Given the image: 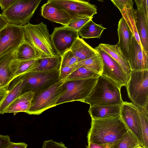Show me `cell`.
Segmentation results:
<instances>
[{
    "mask_svg": "<svg viewBox=\"0 0 148 148\" xmlns=\"http://www.w3.org/2000/svg\"><path fill=\"white\" fill-rule=\"evenodd\" d=\"M7 85L0 87V105L6 97L7 93Z\"/></svg>",
    "mask_w": 148,
    "mask_h": 148,
    "instance_id": "41",
    "label": "cell"
},
{
    "mask_svg": "<svg viewBox=\"0 0 148 148\" xmlns=\"http://www.w3.org/2000/svg\"><path fill=\"white\" fill-rule=\"evenodd\" d=\"M61 59V56L58 54L52 57L40 58L38 66L30 72L59 69L60 67Z\"/></svg>",
    "mask_w": 148,
    "mask_h": 148,
    "instance_id": "28",
    "label": "cell"
},
{
    "mask_svg": "<svg viewBox=\"0 0 148 148\" xmlns=\"http://www.w3.org/2000/svg\"><path fill=\"white\" fill-rule=\"evenodd\" d=\"M60 70L30 72L20 75L22 81L21 95L42 91L59 82Z\"/></svg>",
    "mask_w": 148,
    "mask_h": 148,
    "instance_id": "4",
    "label": "cell"
},
{
    "mask_svg": "<svg viewBox=\"0 0 148 148\" xmlns=\"http://www.w3.org/2000/svg\"><path fill=\"white\" fill-rule=\"evenodd\" d=\"M138 110V107L133 103L123 101L121 104L120 116L128 130L144 147Z\"/></svg>",
    "mask_w": 148,
    "mask_h": 148,
    "instance_id": "13",
    "label": "cell"
},
{
    "mask_svg": "<svg viewBox=\"0 0 148 148\" xmlns=\"http://www.w3.org/2000/svg\"><path fill=\"white\" fill-rule=\"evenodd\" d=\"M128 61L131 71L148 69V55L134 36L131 40Z\"/></svg>",
    "mask_w": 148,
    "mask_h": 148,
    "instance_id": "14",
    "label": "cell"
},
{
    "mask_svg": "<svg viewBox=\"0 0 148 148\" xmlns=\"http://www.w3.org/2000/svg\"><path fill=\"white\" fill-rule=\"evenodd\" d=\"M10 142L9 136L0 135V148H8Z\"/></svg>",
    "mask_w": 148,
    "mask_h": 148,
    "instance_id": "38",
    "label": "cell"
},
{
    "mask_svg": "<svg viewBox=\"0 0 148 148\" xmlns=\"http://www.w3.org/2000/svg\"><path fill=\"white\" fill-rule=\"evenodd\" d=\"M34 94L29 92L20 95L7 108L5 113H12L15 115L19 112L26 113L30 107Z\"/></svg>",
    "mask_w": 148,
    "mask_h": 148,
    "instance_id": "21",
    "label": "cell"
},
{
    "mask_svg": "<svg viewBox=\"0 0 148 148\" xmlns=\"http://www.w3.org/2000/svg\"><path fill=\"white\" fill-rule=\"evenodd\" d=\"M93 17L79 15L71 19L66 26L77 31H78L85 24Z\"/></svg>",
    "mask_w": 148,
    "mask_h": 148,
    "instance_id": "32",
    "label": "cell"
},
{
    "mask_svg": "<svg viewBox=\"0 0 148 148\" xmlns=\"http://www.w3.org/2000/svg\"><path fill=\"white\" fill-rule=\"evenodd\" d=\"M47 2L64 10L71 19L79 15L93 17L97 13L95 6L80 0H48Z\"/></svg>",
    "mask_w": 148,
    "mask_h": 148,
    "instance_id": "12",
    "label": "cell"
},
{
    "mask_svg": "<svg viewBox=\"0 0 148 148\" xmlns=\"http://www.w3.org/2000/svg\"><path fill=\"white\" fill-rule=\"evenodd\" d=\"M95 49L102 58L101 75L112 80L121 89L123 86L126 87L130 78L121 65L99 46Z\"/></svg>",
    "mask_w": 148,
    "mask_h": 148,
    "instance_id": "10",
    "label": "cell"
},
{
    "mask_svg": "<svg viewBox=\"0 0 148 148\" xmlns=\"http://www.w3.org/2000/svg\"><path fill=\"white\" fill-rule=\"evenodd\" d=\"M121 88L112 80L100 75L88 96L82 102L90 106L121 105Z\"/></svg>",
    "mask_w": 148,
    "mask_h": 148,
    "instance_id": "2",
    "label": "cell"
},
{
    "mask_svg": "<svg viewBox=\"0 0 148 148\" xmlns=\"http://www.w3.org/2000/svg\"><path fill=\"white\" fill-rule=\"evenodd\" d=\"M100 75L98 73L83 67H80L73 71L65 79H74L98 78Z\"/></svg>",
    "mask_w": 148,
    "mask_h": 148,
    "instance_id": "31",
    "label": "cell"
},
{
    "mask_svg": "<svg viewBox=\"0 0 148 148\" xmlns=\"http://www.w3.org/2000/svg\"><path fill=\"white\" fill-rule=\"evenodd\" d=\"M73 66V71L79 67H83L101 75L103 66L102 58L98 53L93 56L78 62Z\"/></svg>",
    "mask_w": 148,
    "mask_h": 148,
    "instance_id": "27",
    "label": "cell"
},
{
    "mask_svg": "<svg viewBox=\"0 0 148 148\" xmlns=\"http://www.w3.org/2000/svg\"><path fill=\"white\" fill-rule=\"evenodd\" d=\"M70 49L78 62L83 61L98 54L95 49L87 44L79 36L74 42Z\"/></svg>",
    "mask_w": 148,
    "mask_h": 148,
    "instance_id": "20",
    "label": "cell"
},
{
    "mask_svg": "<svg viewBox=\"0 0 148 148\" xmlns=\"http://www.w3.org/2000/svg\"><path fill=\"white\" fill-rule=\"evenodd\" d=\"M119 10L123 9L125 6H133V0H110Z\"/></svg>",
    "mask_w": 148,
    "mask_h": 148,
    "instance_id": "36",
    "label": "cell"
},
{
    "mask_svg": "<svg viewBox=\"0 0 148 148\" xmlns=\"http://www.w3.org/2000/svg\"><path fill=\"white\" fill-rule=\"evenodd\" d=\"M41 14L45 18L64 26L67 25L71 19L64 10L48 2L41 7Z\"/></svg>",
    "mask_w": 148,
    "mask_h": 148,
    "instance_id": "15",
    "label": "cell"
},
{
    "mask_svg": "<svg viewBox=\"0 0 148 148\" xmlns=\"http://www.w3.org/2000/svg\"><path fill=\"white\" fill-rule=\"evenodd\" d=\"M15 53L0 57V87L6 86L14 78L10 65L11 61L16 58Z\"/></svg>",
    "mask_w": 148,
    "mask_h": 148,
    "instance_id": "22",
    "label": "cell"
},
{
    "mask_svg": "<svg viewBox=\"0 0 148 148\" xmlns=\"http://www.w3.org/2000/svg\"><path fill=\"white\" fill-rule=\"evenodd\" d=\"M137 7V10L143 15L148 21V0H134Z\"/></svg>",
    "mask_w": 148,
    "mask_h": 148,
    "instance_id": "34",
    "label": "cell"
},
{
    "mask_svg": "<svg viewBox=\"0 0 148 148\" xmlns=\"http://www.w3.org/2000/svg\"><path fill=\"white\" fill-rule=\"evenodd\" d=\"M144 148H148V108L138 107Z\"/></svg>",
    "mask_w": 148,
    "mask_h": 148,
    "instance_id": "30",
    "label": "cell"
},
{
    "mask_svg": "<svg viewBox=\"0 0 148 148\" xmlns=\"http://www.w3.org/2000/svg\"><path fill=\"white\" fill-rule=\"evenodd\" d=\"M98 78L64 80L62 86L65 91L56 102V106L76 101L82 102L88 96Z\"/></svg>",
    "mask_w": 148,
    "mask_h": 148,
    "instance_id": "7",
    "label": "cell"
},
{
    "mask_svg": "<svg viewBox=\"0 0 148 148\" xmlns=\"http://www.w3.org/2000/svg\"><path fill=\"white\" fill-rule=\"evenodd\" d=\"M111 148H144L135 135L129 130Z\"/></svg>",
    "mask_w": 148,
    "mask_h": 148,
    "instance_id": "29",
    "label": "cell"
},
{
    "mask_svg": "<svg viewBox=\"0 0 148 148\" xmlns=\"http://www.w3.org/2000/svg\"><path fill=\"white\" fill-rule=\"evenodd\" d=\"M50 35L53 48L57 54L61 56L70 49L72 45L79 36L77 31L66 26L54 28Z\"/></svg>",
    "mask_w": 148,
    "mask_h": 148,
    "instance_id": "11",
    "label": "cell"
},
{
    "mask_svg": "<svg viewBox=\"0 0 148 148\" xmlns=\"http://www.w3.org/2000/svg\"><path fill=\"white\" fill-rule=\"evenodd\" d=\"M27 145L24 143H15L10 142L8 148H26Z\"/></svg>",
    "mask_w": 148,
    "mask_h": 148,
    "instance_id": "40",
    "label": "cell"
},
{
    "mask_svg": "<svg viewBox=\"0 0 148 148\" xmlns=\"http://www.w3.org/2000/svg\"><path fill=\"white\" fill-rule=\"evenodd\" d=\"M8 23V21L4 16L2 14H0V31Z\"/></svg>",
    "mask_w": 148,
    "mask_h": 148,
    "instance_id": "42",
    "label": "cell"
},
{
    "mask_svg": "<svg viewBox=\"0 0 148 148\" xmlns=\"http://www.w3.org/2000/svg\"><path fill=\"white\" fill-rule=\"evenodd\" d=\"M128 129L121 116L92 119L88 134V143H93L111 148Z\"/></svg>",
    "mask_w": 148,
    "mask_h": 148,
    "instance_id": "1",
    "label": "cell"
},
{
    "mask_svg": "<svg viewBox=\"0 0 148 148\" xmlns=\"http://www.w3.org/2000/svg\"><path fill=\"white\" fill-rule=\"evenodd\" d=\"M136 26L141 46L148 54V22L143 15L136 10Z\"/></svg>",
    "mask_w": 148,
    "mask_h": 148,
    "instance_id": "23",
    "label": "cell"
},
{
    "mask_svg": "<svg viewBox=\"0 0 148 148\" xmlns=\"http://www.w3.org/2000/svg\"><path fill=\"white\" fill-rule=\"evenodd\" d=\"M73 66H64L60 68L59 73L60 80H65L66 78L73 71Z\"/></svg>",
    "mask_w": 148,
    "mask_h": 148,
    "instance_id": "35",
    "label": "cell"
},
{
    "mask_svg": "<svg viewBox=\"0 0 148 148\" xmlns=\"http://www.w3.org/2000/svg\"><path fill=\"white\" fill-rule=\"evenodd\" d=\"M64 80H61L45 89L34 92L30 107L26 113L39 115L56 106V102L65 91L62 86Z\"/></svg>",
    "mask_w": 148,
    "mask_h": 148,
    "instance_id": "6",
    "label": "cell"
},
{
    "mask_svg": "<svg viewBox=\"0 0 148 148\" xmlns=\"http://www.w3.org/2000/svg\"><path fill=\"white\" fill-rule=\"evenodd\" d=\"M117 32L119 38L117 43L122 53L128 60L131 40L133 35L123 17L119 22Z\"/></svg>",
    "mask_w": 148,
    "mask_h": 148,
    "instance_id": "16",
    "label": "cell"
},
{
    "mask_svg": "<svg viewBox=\"0 0 148 148\" xmlns=\"http://www.w3.org/2000/svg\"><path fill=\"white\" fill-rule=\"evenodd\" d=\"M60 68L72 66L78 62L71 51L70 49L65 52L62 56Z\"/></svg>",
    "mask_w": 148,
    "mask_h": 148,
    "instance_id": "33",
    "label": "cell"
},
{
    "mask_svg": "<svg viewBox=\"0 0 148 148\" xmlns=\"http://www.w3.org/2000/svg\"><path fill=\"white\" fill-rule=\"evenodd\" d=\"M121 105L90 106L88 112L92 119L120 116Z\"/></svg>",
    "mask_w": 148,
    "mask_h": 148,
    "instance_id": "19",
    "label": "cell"
},
{
    "mask_svg": "<svg viewBox=\"0 0 148 148\" xmlns=\"http://www.w3.org/2000/svg\"><path fill=\"white\" fill-rule=\"evenodd\" d=\"M22 80L20 75L12 79L7 84V93L0 105V114H3L9 105L21 95Z\"/></svg>",
    "mask_w": 148,
    "mask_h": 148,
    "instance_id": "17",
    "label": "cell"
},
{
    "mask_svg": "<svg viewBox=\"0 0 148 148\" xmlns=\"http://www.w3.org/2000/svg\"><path fill=\"white\" fill-rule=\"evenodd\" d=\"M98 46L121 65L130 78L131 70L128 60L122 53L118 44L112 45L101 43Z\"/></svg>",
    "mask_w": 148,
    "mask_h": 148,
    "instance_id": "18",
    "label": "cell"
},
{
    "mask_svg": "<svg viewBox=\"0 0 148 148\" xmlns=\"http://www.w3.org/2000/svg\"><path fill=\"white\" fill-rule=\"evenodd\" d=\"M15 55L16 59L20 60L41 58L35 49L25 40L16 50Z\"/></svg>",
    "mask_w": 148,
    "mask_h": 148,
    "instance_id": "26",
    "label": "cell"
},
{
    "mask_svg": "<svg viewBox=\"0 0 148 148\" xmlns=\"http://www.w3.org/2000/svg\"><path fill=\"white\" fill-rule=\"evenodd\" d=\"M42 147L67 148L62 142H57L52 140L45 141L43 143Z\"/></svg>",
    "mask_w": 148,
    "mask_h": 148,
    "instance_id": "37",
    "label": "cell"
},
{
    "mask_svg": "<svg viewBox=\"0 0 148 148\" xmlns=\"http://www.w3.org/2000/svg\"><path fill=\"white\" fill-rule=\"evenodd\" d=\"M39 59L20 60L14 59L11 62L10 67L14 78L30 72L38 64Z\"/></svg>",
    "mask_w": 148,
    "mask_h": 148,
    "instance_id": "24",
    "label": "cell"
},
{
    "mask_svg": "<svg viewBox=\"0 0 148 148\" xmlns=\"http://www.w3.org/2000/svg\"><path fill=\"white\" fill-rule=\"evenodd\" d=\"M15 0H0V6L3 10L7 9L10 6Z\"/></svg>",
    "mask_w": 148,
    "mask_h": 148,
    "instance_id": "39",
    "label": "cell"
},
{
    "mask_svg": "<svg viewBox=\"0 0 148 148\" xmlns=\"http://www.w3.org/2000/svg\"><path fill=\"white\" fill-rule=\"evenodd\" d=\"M42 0H15L2 14L8 23L24 25L29 23Z\"/></svg>",
    "mask_w": 148,
    "mask_h": 148,
    "instance_id": "8",
    "label": "cell"
},
{
    "mask_svg": "<svg viewBox=\"0 0 148 148\" xmlns=\"http://www.w3.org/2000/svg\"><path fill=\"white\" fill-rule=\"evenodd\" d=\"M25 40L36 51L41 58L54 57L56 55L53 46L47 25L29 23L22 26Z\"/></svg>",
    "mask_w": 148,
    "mask_h": 148,
    "instance_id": "3",
    "label": "cell"
},
{
    "mask_svg": "<svg viewBox=\"0 0 148 148\" xmlns=\"http://www.w3.org/2000/svg\"><path fill=\"white\" fill-rule=\"evenodd\" d=\"M25 40L23 26L8 23L0 31V57L16 51Z\"/></svg>",
    "mask_w": 148,
    "mask_h": 148,
    "instance_id": "9",
    "label": "cell"
},
{
    "mask_svg": "<svg viewBox=\"0 0 148 148\" xmlns=\"http://www.w3.org/2000/svg\"><path fill=\"white\" fill-rule=\"evenodd\" d=\"M106 29L101 25L95 23L91 19L79 29L78 32L82 38H99L103 31Z\"/></svg>",
    "mask_w": 148,
    "mask_h": 148,
    "instance_id": "25",
    "label": "cell"
},
{
    "mask_svg": "<svg viewBox=\"0 0 148 148\" xmlns=\"http://www.w3.org/2000/svg\"><path fill=\"white\" fill-rule=\"evenodd\" d=\"M126 88L131 101L138 107H148V69L131 71Z\"/></svg>",
    "mask_w": 148,
    "mask_h": 148,
    "instance_id": "5",
    "label": "cell"
},
{
    "mask_svg": "<svg viewBox=\"0 0 148 148\" xmlns=\"http://www.w3.org/2000/svg\"><path fill=\"white\" fill-rule=\"evenodd\" d=\"M87 0L88 1H89L90 0ZM96 0L98 1L101 2H103V0Z\"/></svg>",
    "mask_w": 148,
    "mask_h": 148,
    "instance_id": "44",
    "label": "cell"
},
{
    "mask_svg": "<svg viewBox=\"0 0 148 148\" xmlns=\"http://www.w3.org/2000/svg\"><path fill=\"white\" fill-rule=\"evenodd\" d=\"M88 148H106L105 146L93 143H88Z\"/></svg>",
    "mask_w": 148,
    "mask_h": 148,
    "instance_id": "43",
    "label": "cell"
}]
</instances>
